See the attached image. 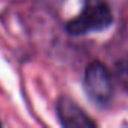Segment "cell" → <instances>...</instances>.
<instances>
[{
  "label": "cell",
  "instance_id": "cell-1",
  "mask_svg": "<svg viewBox=\"0 0 128 128\" xmlns=\"http://www.w3.org/2000/svg\"><path fill=\"white\" fill-rule=\"evenodd\" d=\"M112 23L113 12L106 0H86L82 12L66 24V30L71 35L80 36L90 32L104 30Z\"/></svg>",
  "mask_w": 128,
  "mask_h": 128
},
{
  "label": "cell",
  "instance_id": "cell-2",
  "mask_svg": "<svg viewBox=\"0 0 128 128\" xmlns=\"http://www.w3.org/2000/svg\"><path fill=\"white\" fill-rule=\"evenodd\" d=\"M84 89L96 104H107L113 96V82L101 62H92L84 71Z\"/></svg>",
  "mask_w": 128,
  "mask_h": 128
},
{
  "label": "cell",
  "instance_id": "cell-3",
  "mask_svg": "<svg viewBox=\"0 0 128 128\" xmlns=\"http://www.w3.org/2000/svg\"><path fill=\"white\" fill-rule=\"evenodd\" d=\"M57 114L65 126H94L95 122L74 102L72 100L63 96L57 102Z\"/></svg>",
  "mask_w": 128,
  "mask_h": 128
},
{
  "label": "cell",
  "instance_id": "cell-4",
  "mask_svg": "<svg viewBox=\"0 0 128 128\" xmlns=\"http://www.w3.org/2000/svg\"><path fill=\"white\" fill-rule=\"evenodd\" d=\"M116 77H118V82L122 86V89H125L128 92V54L118 62Z\"/></svg>",
  "mask_w": 128,
  "mask_h": 128
}]
</instances>
